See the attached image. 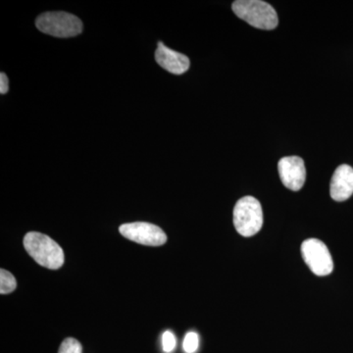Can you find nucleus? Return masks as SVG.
<instances>
[{
    "label": "nucleus",
    "instance_id": "nucleus-1",
    "mask_svg": "<svg viewBox=\"0 0 353 353\" xmlns=\"http://www.w3.org/2000/svg\"><path fill=\"white\" fill-rule=\"evenodd\" d=\"M27 252L37 263L51 270H57L64 263V252L52 239L38 232H30L24 238Z\"/></svg>",
    "mask_w": 353,
    "mask_h": 353
},
{
    "label": "nucleus",
    "instance_id": "nucleus-2",
    "mask_svg": "<svg viewBox=\"0 0 353 353\" xmlns=\"http://www.w3.org/2000/svg\"><path fill=\"white\" fill-rule=\"evenodd\" d=\"M232 8L239 18L257 29L270 31L278 26L275 9L261 0H236Z\"/></svg>",
    "mask_w": 353,
    "mask_h": 353
},
{
    "label": "nucleus",
    "instance_id": "nucleus-3",
    "mask_svg": "<svg viewBox=\"0 0 353 353\" xmlns=\"http://www.w3.org/2000/svg\"><path fill=\"white\" fill-rule=\"evenodd\" d=\"M37 28L55 38H74L83 32V23L80 18L67 12H46L36 20Z\"/></svg>",
    "mask_w": 353,
    "mask_h": 353
},
{
    "label": "nucleus",
    "instance_id": "nucleus-4",
    "mask_svg": "<svg viewBox=\"0 0 353 353\" xmlns=\"http://www.w3.org/2000/svg\"><path fill=\"white\" fill-rule=\"evenodd\" d=\"M234 224L243 236H252L259 233L263 225L261 204L252 196H245L236 202L234 209Z\"/></svg>",
    "mask_w": 353,
    "mask_h": 353
},
{
    "label": "nucleus",
    "instance_id": "nucleus-5",
    "mask_svg": "<svg viewBox=\"0 0 353 353\" xmlns=\"http://www.w3.org/2000/svg\"><path fill=\"white\" fill-rule=\"evenodd\" d=\"M301 253L306 265L315 275H330L334 270V261L328 248L317 239H309L301 245Z\"/></svg>",
    "mask_w": 353,
    "mask_h": 353
},
{
    "label": "nucleus",
    "instance_id": "nucleus-6",
    "mask_svg": "<svg viewBox=\"0 0 353 353\" xmlns=\"http://www.w3.org/2000/svg\"><path fill=\"white\" fill-rule=\"evenodd\" d=\"M120 234L128 240L141 245L159 246L164 245L167 236L157 225L145 222L128 223L119 228Z\"/></svg>",
    "mask_w": 353,
    "mask_h": 353
},
{
    "label": "nucleus",
    "instance_id": "nucleus-7",
    "mask_svg": "<svg viewBox=\"0 0 353 353\" xmlns=\"http://www.w3.org/2000/svg\"><path fill=\"white\" fill-rule=\"evenodd\" d=\"M279 175L285 188L297 192L305 183L304 161L299 157H283L278 163Z\"/></svg>",
    "mask_w": 353,
    "mask_h": 353
},
{
    "label": "nucleus",
    "instance_id": "nucleus-8",
    "mask_svg": "<svg viewBox=\"0 0 353 353\" xmlns=\"http://www.w3.org/2000/svg\"><path fill=\"white\" fill-rule=\"evenodd\" d=\"M155 60L162 68L175 75H182L190 68L189 57L170 50L159 41L155 51Z\"/></svg>",
    "mask_w": 353,
    "mask_h": 353
},
{
    "label": "nucleus",
    "instance_id": "nucleus-9",
    "mask_svg": "<svg viewBox=\"0 0 353 353\" xmlns=\"http://www.w3.org/2000/svg\"><path fill=\"white\" fill-rule=\"evenodd\" d=\"M332 199L345 201L353 194V169L347 164L341 165L334 171L330 187Z\"/></svg>",
    "mask_w": 353,
    "mask_h": 353
},
{
    "label": "nucleus",
    "instance_id": "nucleus-10",
    "mask_svg": "<svg viewBox=\"0 0 353 353\" xmlns=\"http://www.w3.org/2000/svg\"><path fill=\"white\" fill-rule=\"evenodd\" d=\"M17 287L16 279L10 272L3 270L0 271V294H8L15 290Z\"/></svg>",
    "mask_w": 353,
    "mask_h": 353
},
{
    "label": "nucleus",
    "instance_id": "nucleus-11",
    "mask_svg": "<svg viewBox=\"0 0 353 353\" xmlns=\"http://www.w3.org/2000/svg\"><path fill=\"white\" fill-rule=\"evenodd\" d=\"M199 347V336L196 332H189L183 339V348L185 353H196Z\"/></svg>",
    "mask_w": 353,
    "mask_h": 353
},
{
    "label": "nucleus",
    "instance_id": "nucleus-12",
    "mask_svg": "<svg viewBox=\"0 0 353 353\" xmlns=\"http://www.w3.org/2000/svg\"><path fill=\"white\" fill-rule=\"evenodd\" d=\"M58 353H83L82 345L76 339L68 338L62 343Z\"/></svg>",
    "mask_w": 353,
    "mask_h": 353
},
{
    "label": "nucleus",
    "instance_id": "nucleus-13",
    "mask_svg": "<svg viewBox=\"0 0 353 353\" xmlns=\"http://www.w3.org/2000/svg\"><path fill=\"white\" fill-rule=\"evenodd\" d=\"M176 347V339L175 334L171 331H165L162 334V350L165 353H171Z\"/></svg>",
    "mask_w": 353,
    "mask_h": 353
},
{
    "label": "nucleus",
    "instance_id": "nucleus-14",
    "mask_svg": "<svg viewBox=\"0 0 353 353\" xmlns=\"http://www.w3.org/2000/svg\"><path fill=\"white\" fill-rule=\"evenodd\" d=\"M8 78L4 73H1L0 76V94H6L8 92L9 83Z\"/></svg>",
    "mask_w": 353,
    "mask_h": 353
}]
</instances>
